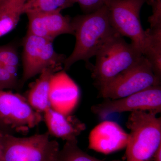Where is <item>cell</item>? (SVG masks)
Instances as JSON below:
<instances>
[{
    "instance_id": "obj_1",
    "label": "cell",
    "mask_w": 161,
    "mask_h": 161,
    "mask_svg": "<svg viewBox=\"0 0 161 161\" xmlns=\"http://www.w3.org/2000/svg\"><path fill=\"white\" fill-rule=\"evenodd\" d=\"M71 22L76 43L72 53L64 63L63 70L65 71L79 60L89 62L117 32L111 25L105 5L91 13L77 16Z\"/></svg>"
},
{
    "instance_id": "obj_2",
    "label": "cell",
    "mask_w": 161,
    "mask_h": 161,
    "mask_svg": "<svg viewBox=\"0 0 161 161\" xmlns=\"http://www.w3.org/2000/svg\"><path fill=\"white\" fill-rule=\"evenodd\" d=\"M154 112H131L126 126L130 130L126 161H150L161 146V119Z\"/></svg>"
},
{
    "instance_id": "obj_3",
    "label": "cell",
    "mask_w": 161,
    "mask_h": 161,
    "mask_svg": "<svg viewBox=\"0 0 161 161\" xmlns=\"http://www.w3.org/2000/svg\"><path fill=\"white\" fill-rule=\"evenodd\" d=\"M143 55L118 32L105 43L96 54L92 77L97 87L106 83L134 65Z\"/></svg>"
},
{
    "instance_id": "obj_4",
    "label": "cell",
    "mask_w": 161,
    "mask_h": 161,
    "mask_svg": "<svg viewBox=\"0 0 161 161\" xmlns=\"http://www.w3.org/2000/svg\"><path fill=\"white\" fill-rule=\"evenodd\" d=\"M3 143V161H56L60 150L48 132L26 137L6 132Z\"/></svg>"
},
{
    "instance_id": "obj_5",
    "label": "cell",
    "mask_w": 161,
    "mask_h": 161,
    "mask_svg": "<svg viewBox=\"0 0 161 161\" xmlns=\"http://www.w3.org/2000/svg\"><path fill=\"white\" fill-rule=\"evenodd\" d=\"M157 85H161V79L143 56L134 65L97 88L100 97L117 99Z\"/></svg>"
},
{
    "instance_id": "obj_6",
    "label": "cell",
    "mask_w": 161,
    "mask_h": 161,
    "mask_svg": "<svg viewBox=\"0 0 161 161\" xmlns=\"http://www.w3.org/2000/svg\"><path fill=\"white\" fill-rule=\"evenodd\" d=\"M148 0H105L110 23L122 36L130 38L131 43L143 55L147 35L143 29L140 13Z\"/></svg>"
},
{
    "instance_id": "obj_7",
    "label": "cell",
    "mask_w": 161,
    "mask_h": 161,
    "mask_svg": "<svg viewBox=\"0 0 161 161\" xmlns=\"http://www.w3.org/2000/svg\"><path fill=\"white\" fill-rule=\"evenodd\" d=\"M23 44V73L21 86L47 68L63 69L66 58L56 52L53 41L27 32Z\"/></svg>"
},
{
    "instance_id": "obj_8",
    "label": "cell",
    "mask_w": 161,
    "mask_h": 161,
    "mask_svg": "<svg viewBox=\"0 0 161 161\" xmlns=\"http://www.w3.org/2000/svg\"><path fill=\"white\" fill-rule=\"evenodd\" d=\"M0 119L10 130L26 132L43 120L26 97L10 91L0 90Z\"/></svg>"
},
{
    "instance_id": "obj_9",
    "label": "cell",
    "mask_w": 161,
    "mask_h": 161,
    "mask_svg": "<svg viewBox=\"0 0 161 161\" xmlns=\"http://www.w3.org/2000/svg\"><path fill=\"white\" fill-rule=\"evenodd\" d=\"M92 112L100 117L112 113L136 111L161 112V85L154 86L124 98L104 102L92 107Z\"/></svg>"
},
{
    "instance_id": "obj_10",
    "label": "cell",
    "mask_w": 161,
    "mask_h": 161,
    "mask_svg": "<svg viewBox=\"0 0 161 161\" xmlns=\"http://www.w3.org/2000/svg\"><path fill=\"white\" fill-rule=\"evenodd\" d=\"M78 85L64 70L56 72L51 80L49 93L50 108L65 115L72 114L80 98Z\"/></svg>"
},
{
    "instance_id": "obj_11",
    "label": "cell",
    "mask_w": 161,
    "mask_h": 161,
    "mask_svg": "<svg viewBox=\"0 0 161 161\" xmlns=\"http://www.w3.org/2000/svg\"><path fill=\"white\" fill-rule=\"evenodd\" d=\"M129 133L115 122L105 120L96 126L89 136V148L108 154L125 148Z\"/></svg>"
},
{
    "instance_id": "obj_12",
    "label": "cell",
    "mask_w": 161,
    "mask_h": 161,
    "mask_svg": "<svg viewBox=\"0 0 161 161\" xmlns=\"http://www.w3.org/2000/svg\"><path fill=\"white\" fill-rule=\"evenodd\" d=\"M28 19L27 32L53 41L62 34L75 35L71 19L60 12L31 13Z\"/></svg>"
},
{
    "instance_id": "obj_13",
    "label": "cell",
    "mask_w": 161,
    "mask_h": 161,
    "mask_svg": "<svg viewBox=\"0 0 161 161\" xmlns=\"http://www.w3.org/2000/svg\"><path fill=\"white\" fill-rule=\"evenodd\" d=\"M43 117L50 136L66 142L77 139L86 129L85 124L76 116L64 115L51 108L43 113Z\"/></svg>"
},
{
    "instance_id": "obj_14",
    "label": "cell",
    "mask_w": 161,
    "mask_h": 161,
    "mask_svg": "<svg viewBox=\"0 0 161 161\" xmlns=\"http://www.w3.org/2000/svg\"><path fill=\"white\" fill-rule=\"evenodd\" d=\"M61 70L53 67L45 69L31 85L26 98L35 111L43 114L50 108L49 93L51 80L55 73Z\"/></svg>"
},
{
    "instance_id": "obj_15",
    "label": "cell",
    "mask_w": 161,
    "mask_h": 161,
    "mask_svg": "<svg viewBox=\"0 0 161 161\" xmlns=\"http://www.w3.org/2000/svg\"><path fill=\"white\" fill-rule=\"evenodd\" d=\"M27 0H0V38L15 28Z\"/></svg>"
},
{
    "instance_id": "obj_16",
    "label": "cell",
    "mask_w": 161,
    "mask_h": 161,
    "mask_svg": "<svg viewBox=\"0 0 161 161\" xmlns=\"http://www.w3.org/2000/svg\"><path fill=\"white\" fill-rule=\"evenodd\" d=\"M147 43L143 56L149 61L156 76L161 77V25L150 26L146 31Z\"/></svg>"
},
{
    "instance_id": "obj_17",
    "label": "cell",
    "mask_w": 161,
    "mask_h": 161,
    "mask_svg": "<svg viewBox=\"0 0 161 161\" xmlns=\"http://www.w3.org/2000/svg\"><path fill=\"white\" fill-rule=\"evenodd\" d=\"M75 0H27L23 6V14L31 13L61 12L73 6Z\"/></svg>"
},
{
    "instance_id": "obj_18",
    "label": "cell",
    "mask_w": 161,
    "mask_h": 161,
    "mask_svg": "<svg viewBox=\"0 0 161 161\" xmlns=\"http://www.w3.org/2000/svg\"><path fill=\"white\" fill-rule=\"evenodd\" d=\"M56 161H120L119 160L105 161L90 155L81 150L78 145L77 139L67 141L63 148L59 150Z\"/></svg>"
},
{
    "instance_id": "obj_19",
    "label": "cell",
    "mask_w": 161,
    "mask_h": 161,
    "mask_svg": "<svg viewBox=\"0 0 161 161\" xmlns=\"http://www.w3.org/2000/svg\"><path fill=\"white\" fill-rule=\"evenodd\" d=\"M0 62L9 73L17 76L19 59L14 46L7 44L0 46Z\"/></svg>"
},
{
    "instance_id": "obj_20",
    "label": "cell",
    "mask_w": 161,
    "mask_h": 161,
    "mask_svg": "<svg viewBox=\"0 0 161 161\" xmlns=\"http://www.w3.org/2000/svg\"><path fill=\"white\" fill-rule=\"evenodd\" d=\"M19 86L17 76L9 73L5 67L0 68V90L14 89Z\"/></svg>"
},
{
    "instance_id": "obj_21",
    "label": "cell",
    "mask_w": 161,
    "mask_h": 161,
    "mask_svg": "<svg viewBox=\"0 0 161 161\" xmlns=\"http://www.w3.org/2000/svg\"><path fill=\"white\" fill-rule=\"evenodd\" d=\"M86 14L91 13L104 5L105 0H75Z\"/></svg>"
},
{
    "instance_id": "obj_22",
    "label": "cell",
    "mask_w": 161,
    "mask_h": 161,
    "mask_svg": "<svg viewBox=\"0 0 161 161\" xmlns=\"http://www.w3.org/2000/svg\"><path fill=\"white\" fill-rule=\"evenodd\" d=\"M6 132L8 133L3 130H0V161H3V139L4 133Z\"/></svg>"
},
{
    "instance_id": "obj_23",
    "label": "cell",
    "mask_w": 161,
    "mask_h": 161,
    "mask_svg": "<svg viewBox=\"0 0 161 161\" xmlns=\"http://www.w3.org/2000/svg\"><path fill=\"white\" fill-rule=\"evenodd\" d=\"M153 161H161V146L155 152L153 156Z\"/></svg>"
},
{
    "instance_id": "obj_24",
    "label": "cell",
    "mask_w": 161,
    "mask_h": 161,
    "mask_svg": "<svg viewBox=\"0 0 161 161\" xmlns=\"http://www.w3.org/2000/svg\"><path fill=\"white\" fill-rule=\"evenodd\" d=\"M0 130H3V131H5V132L12 134V130H10L9 128H8V127L5 125L1 119H0Z\"/></svg>"
}]
</instances>
